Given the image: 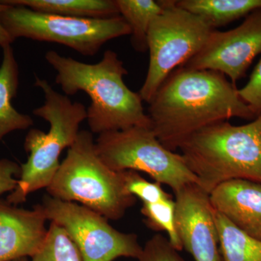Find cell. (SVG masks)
<instances>
[{"label":"cell","mask_w":261,"mask_h":261,"mask_svg":"<svg viewBox=\"0 0 261 261\" xmlns=\"http://www.w3.org/2000/svg\"><path fill=\"white\" fill-rule=\"evenodd\" d=\"M174 195L176 229L183 248L195 261H223L210 194L193 184Z\"/></svg>","instance_id":"cell-11"},{"label":"cell","mask_w":261,"mask_h":261,"mask_svg":"<svg viewBox=\"0 0 261 261\" xmlns=\"http://www.w3.org/2000/svg\"><path fill=\"white\" fill-rule=\"evenodd\" d=\"M20 173V166L9 159H0V195L15 190Z\"/></svg>","instance_id":"cell-24"},{"label":"cell","mask_w":261,"mask_h":261,"mask_svg":"<svg viewBox=\"0 0 261 261\" xmlns=\"http://www.w3.org/2000/svg\"><path fill=\"white\" fill-rule=\"evenodd\" d=\"M148 104L151 128L162 145L173 152L206 126L233 117L255 118L236 86L215 70L176 68Z\"/></svg>","instance_id":"cell-1"},{"label":"cell","mask_w":261,"mask_h":261,"mask_svg":"<svg viewBox=\"0 0 261 261\" xmlns=\"http://www.w3.org/2000/svg\"><path fill=\"white\" fill-rule=\"evenodd\" d=\"M35 87L42 89L44 102L33 111L49 124L47 132L37 128L29 130L24 148L29 154L20 166L18 184L7 197L13 205L23 203L32 192L47 189L60 167V156L69 148L80 133L81 123L87 120V108L82 103L56 92L47 80L36 77Z\"/></svg>","instance_id":"cell-4"},{"label":"cell","mask_w":261,"mask_h":261,"mask_svg":"<svg viewBox=\"0 0 261 261\" xmlns=\"http://www.w3.org/2000/svg\"><path fill=\"white\" fill-rule=\"evenodd\" d=\"M176 3L200 17L213 29L246 17L261 8V0H178Z\"/></svg>","instance_id":"cell-16"},{"label":"cell","mask_w":261,"mask_h":261,"mask_svg":"<svg viewBox=\"0 0 261 261\" xmlns=\"http://www.w3.org/2000/svg\"><path fill=\"white\" fill-rule=\"evenodd\" d=\"M223 261H261V241L237 227L221 213L215 210Z\"/></svg>","instance_id":"cell-17"},{"label":"cell","mask_w":261,"mask_h":261,"mask_svg":"<svg viewBox=\"0 0 261 261\" xmlns=\"http://www.w3.org/2000/svg\"><path fill=\"white\" fill-rule=\"evenodd\" d=\"M238 93L255 118L261 115V57L250 75V80Z\"/></svg>","instance_id":"cell-23"},{"label":"cell","mask_w":261,"mask_h":261,"mask_svg":"<svg viewBox=\"0 0 261 261\" xmlns=\"http://www.w3.org/2000/svg\"><path fill=\"white\" fill-rule=\"evenodd\" d=\"M125 187L127 191L142 203H155L173 198L172 196L163 190L161 184L150 182L134 171H123Z\"/></svg>","instance_id":"cell-21"},{"label":"cell","mask_w":261,"mask_h":261,"mask_svg":"<svg viewBox=\"0 0 261 261\" xmlns=\"http://www.w3.org/2000/svg\"><path fill=\"white\" fill-rule=\"evenodd\" d=\"M32 261H83L76 245L66 231L51 221L45 240Z\"/></svg>","instance_id":"cell-19"},{"label":"cell","mask_w":261,"mask_h":261,"mask_svg":"<svg viewBox=\"0 0 261 261\" xmlns=\"http://www.w3.org/2000/svg\"><path fill=\"white\" fill-rule=\"evenodd\" d=\"M13 261H29L28 257H23V258L17 259Z\"/></svg>","instance_id":"cell-26"},{"label":"cell","mask_w":261,"mask_h":261,"mask_svg":"<svg viewBox=\"0 0 261 261\" xmlns=\"http://www.w3.org/2000/svg\"><path fill=\"white\" fill-rule=\"evenodd\" d=\"M7 8H8V5L5 4L3 1H0V46L3 49L8 47V46H11L12 43L14 42L10 37L7 31L5 30L3 23H2V14Z\"/></svg>","instance_id":"cell-25"},{"label":"cell","mask_w":261,"mask_h":261,"mask_svg":"<svg viewBox=\"0 0 261 261\" xmlns=\"http://www.w3.org/2000/svg\"><path fill=\"white\" fill-rule=\"evenodd\" d=\"M41 205L47 219L66 231L83 261H114L121 257L138 259L142 253L135 233L118 231L106 217L88 207L49 195L44 196Z\"/></svg>","instance_id":"cell-9"},{"label":"cell","mask_w":261,"mask_h":261,"mask_svg":"<svg viewBox=\"0 0 261 261\" xmlns=\"http://www.w3.org/2000/svg\"><path fill=\"white\" fill-rule=\"evenodd\" d=\"M210 198L215 210L244 232L261 241V184L231 180L216 187Z\"/></svg>","instance_id":"cell-13"},{"label":"cell","mask_w":261,"mask_h":261,"mask_svg":"<svg viewBox=\"0 0 261 261\" xmlns=\"http://www.w3.org/2000/svg\"><path fill=\"white\" fill-rule=\"evenodd\" d=\"M19 85L18 63L11 46L3 49L0 65V141L15 130L28 129L34 125L32 117L18 112L12 101L16 97Z\"/></svg>","instance_id":"cell-14"},{"label":"cell","mask_w":261,"mask_h":261,"mask_svg":"<svg viewBox=\"0 0 261 261\" xmlns=\"http://www.w3.org/2000/svg\"><path fill=\"white\" fill-rule=\"evenodd\" d=\"M47 221L41 204L27 210L0 199V261L32 257L47 237Z\"/></svg>","instance_id":"cell-12"},{"label":"cell","mask_w":261,"mask_h":261,"mask_svg":"<svg viewBox=\"0 0 261 261\" xmlns=\"http://www.w3.org/2000/svg\"><path fill=\"white\" fill-rule=\"evenodd\" d=\"M96 150L103 162L115 171L147 173L154 181L166 185L177 193L197 184L181 154L165 147L150 127L134 126L101 134Z\"/></svg>","instance_id":"cell-8"},{"label":"cell","mask_w":261,"mask_h":261,"mask_svg":"<svg viewBox=\"0 0 261 261\" xmlns=\"http://www.w3.org/2000/svg\"><path fill=\"white\" fill-rule=\"evenodd\" d=\"M39 13L77 18H109L119 16L116 0H6Z\"/></svg>","instance_id":"cell-15"},{"label":"cell","mask_w":261,"mask_h":261,"mask_svg":"<svg viewBox=\"0 0 261 261\" xmlns=\"http://www.w3.org/2000/svg\"><path fill=\"white\" fill-rule=\"evenodd\" d=\"M1 20L13 41L27 38L57 43L84 56H95L106 42L130 34V27L121 15L100 19L70 18L8 5Z\"/></svg>","instance_id":"cell-7"},{"label":"cell","mask_w":261,"mask_h":261,"mask_svg":"<svg viewBox=\"0 0 261 261\" xmlns=\"http://www.w3.org/2000/svg\"><path fill=\"white\" fill-rule=\"evenodd\" d=\"M141 213L147 227L167 233L170 243L181 251L183 247L176 229V202L173 198L155 203H142Z\"/></svg>","instance_id":"cell-20"},{"label":"cell","mask_w":261,"mask_h":261,"mask_svg":"<svg viewBox=\"0 0 261 261\" xmlns=\"http://www.w3.org/2000/svg\"><path fill=\"white\" fill-rule=\"evenodd\" d=\"M178 149L207 193L231 180L261 184V115L241 126L226 121L206 126L187 137Z\"/></svg>","instance_id":"cell-3"},{"label":"cell","mask_w":261,"mask_h":261,"mask_svg":"<svg viewBox=\"0 0 261 261\" xmlns=\"http://www.w3.org/2000/svg\"><path fill=\"white\" fill-rule=\"evenodd\" d=\"M119 14L130 27V43L137 51L147 50V34L152 21L163 11L160 1L116 0Z\"/></svg>","instance_id":"cell-18"},{"label":"cell","mask_w":261,"mask_h":261,"mask_svg":"<svg viewBox=\"0 0 261 261\" xmlns=\"http://www.w3.org/2000/svg\"><path fill=\"white\" fill-rule=\"evenodd\" d=\"M44 58L56 70V84L65 95L79 92L89 95L91 104L87 120L92 134L99 135L134 126L151 128L143 100L125 84L123 77L128 70L114 51H105L96 64L82 63L54 50L48 51Z\"/></svg>","instance_id":"cell-2"},{"label":"cell","mask_w":261,"mask_h":261,"mask_svg":"<svg viewBox=\"0 0 261 261\" xmlns=\"http://www.w3.org/2000/svg\"><path fill=\"white\" fill-rule=\"evenodd\" d=\"M259 54H261V8L245 17L237 28L226 32L213 31L202 49L181 67L220 72L235 85L245 76Z\"/></svg>","instance_id":"cell-10"},{"label":"cell","mask_w":261,"mask_h":261,"mask_svg":"<svg viewBox=\"0 0 261 261\" xmlns=\"http://www.w3.org/2000/svg\"><path fill=\"white\" fill-rule=\"evenodd\" d=\"M168 238L155 234L142 247L139 261H185Z\"/></svg>","instance_id":"cell-22"},{"label":"cell","mask_w":261,"mask_h":261,"mask_svg":"<svg viewBox=\"0 0 261 261\" xmlns=\"http://www.w3.org/2000/svg\"><path fill=\"white\" fill-rule=\"evenodd\" d=\"M160 3L163 11L149 27L148 70L139 92L147 103L173 70L183 66L202 49L214 31L200 17L178 7L176 1Z\"/></svg>","instance_id":"cell-6"},{"label":"cell","mask_w":261,"mask_h":261,"mask_svg":"<svg viewBox=\"0 0 261 261\" xmlns=\"http://www.w3.org/2000/svg\"><path fill=\"white\" fill-rule=\"evenodd\" d=\"M46 190L54 198L80 204L113 221L121 219L137 201L126 190L123 171L103 162L87 130H80Z\"/></svg>","instance_id":"cell-5"}]
</instances>
